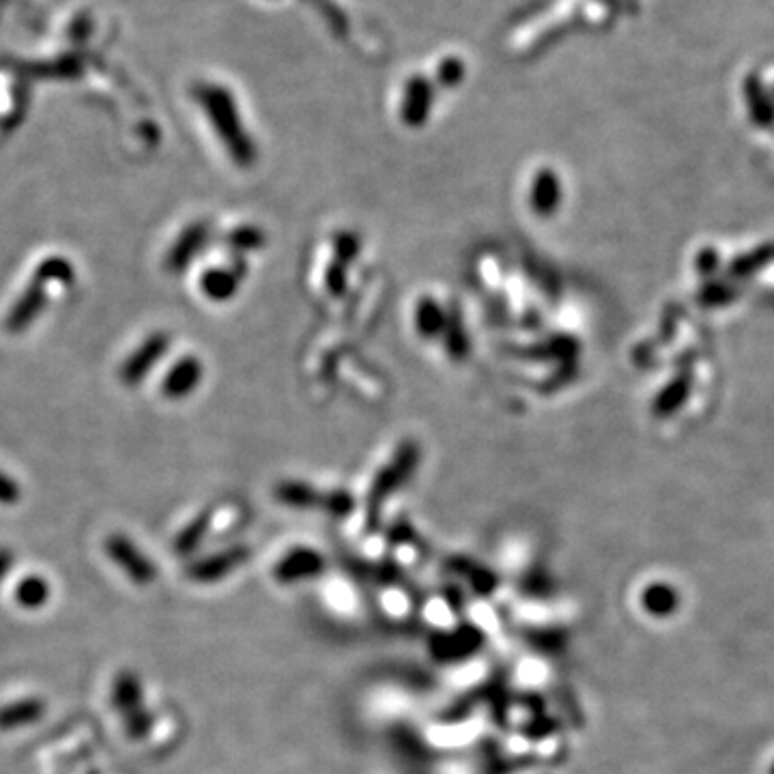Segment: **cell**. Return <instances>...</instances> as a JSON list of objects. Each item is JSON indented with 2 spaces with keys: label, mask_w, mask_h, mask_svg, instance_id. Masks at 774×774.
Wrapping results in <instances>:
<instances>
[{
  "label": "cell",
  "mask_w": 774,
  "mask_h": 774,
  "mask_svg": "<svg viewBox=\"0 0 774 774\" xmlns=\"http://www.w3.org/2000/svg\"><path fill=\"white\" fill-rule=\"evenodd\" d=\"M142 684L136 673L121 671L112 684V706L125 716L142 708Z\"/></svg>",
  "instance_id": "9c48e42d"
},
{
  "label": "cell",
  "mask_w": 774,
  "mask_h": 774,
  "mask_svg": "<svg viewBox=\"0 0 774 774\" xmlns=\"http://www.w3.org/2000/svg\"><path fill=\"white\" fill-rule=\"evenodd\" d=\"M196 99L209 114L215 132L220 134L233 160L241 166H250L256 157L254 145L239 121L233 97L215 84H200L196 89Z\"/></svg>",
  "instance_id": "7a4b0ae2"
},
{
  "label": "cell",
  "mask_w": 774,
  "mask_h": 774,
  "mask_svg": "<svg viewBox=\"0 0 774 774\" xmlns=\"http://www.w3.org/2000/svg\"><path fill=\"white\" fill-rule=\"evenodd\" d=\"M239 269H224V267H213L207 269L203 276H200V289L203 293L213 299V301H228L239 286Z\"/></svg>",
  "instance_id": "30bf717a"
},
{
  "label": "cell",
  "mask_w": 774,
  "mask_h": 774,
  "mask_svg": "<svg viewBox=\"0 0 774 774\" xmlns=\"http://www.w3.org/2000/svg\"><path fill=\"white\" fill-rule=\"evenodd\" d=\"M153 725V716L145 708L136 710L134 714L125 716V734L132 740H140L149 734V729Z\"/></svg>",
  "instance_id": "5bb4252c"
},
{
  "label": "cell",
  "mask_w": 774,
  "mask_h": 774,
  "mask_svg": "<svg viewBox=\"0 0 774 774\" xmlns=\"http://www.w3.org/2000/svg\"><path fill=\"white\" fill-rule=\"evenodd\" d=\"M226 241L228 246L235 250H254L263 243V235L252 226H241V228H235Z\"/></svg>",
  "instance_id": "4fadbf2b"
},
{
  "label": "cell",
  "mask_w": 774,
  "mask_h": 774,
  "mask_svg": "<svg viewBox=\"0 0 774 774\" xmlns=\"http://www.w3.org/2000/svg\"><path fill=\"white\" fill-rule=\"evenodd\" d=\"M205 366L196 355H183L181 360L168 370V375L162 383V392L168 400H183L188 398L203 381Z\"/></svg>",
  "instance_id": "8992f818"
},
{
  "label": "cell",
  "mask_w": 774,
  "mask_h": 774,
  "mask_svg": "<svg viewBox=\"0 0 774 774\" xmlns=\"http://www.w3.org/2000/svg\"><path fill=\"white\" fill-rule=\"evenodd\" d=\"M52 596L50 583L39 577V575H28L24 577L18 587H16V602L24 609H41L48 605V600Z\"/></svg>",
  "instance_id": "8fae6325"
},
{
  "label": "cell",
  "mask_w": 774,
  "mask_h": 774,
  "mask_svg": "<svg viewBox=\"0 0 774 774\" xmlns=\"http://www.w3.org/2000/svg\"><path fill=\"white\" fill-rule=\"evenodd\" d=\"M20 497H22L20 484L11 476H7L5 471H0V504L13 506V504H18Z\"/></svg>",
  "instance_id": "9a60e30c"
},
{
  "label": "cell",
  "mask_w": 774,
  "mask_h": 774,
  "mask_svg": "<svg viewBox=\"0 0 774 774\" xmlns=\"http://www.w3.org/2000/svg\"><path fill=\"white\" fill-rule=\"evenodd\" d=\"M13 566V551L9 547H0V583L7 579Z\"/></svg>",
  "instance_id": "2e32d148"
},
{
  "label": "cell",
  "mask_w": 774,
  "mask_h": 774,
  "mask_svg": "<svg viewBox=\"0 0 774 774\" xmlns=\"http://www.w3.org/2000/svg\"><path fill=\"white\" fill-rule=\"evenodd\" d=\"M76 280V269L67 261L65 256H48L43 258L39 267L35 269L33 280L28 282L24 293L16 299V304L11 306L5 327L9 334H22L31 327L39 314L48 306V286L50 284H63L69 286Z\"/></svg>",
  "instance_id": "6da1fadb"
},
{
  "label": "cell",
  "mask_w": 774,
  "mask_h": 774,
  "mask_svg": "<svg viewBox=\"0 0 774 774\" xmlns=\"http://www.w3.org/2000/svg\"><path fill=\"white\" fill-rule=\"evenodd\" d=\"M246 557V553H243V549H231V551H224L220 555H213V557H207L203 559V562L194 564L190 570H188V577L198 581V583H211V581H218L222 579L224 575H228L241 559Z\"/></svg>",
  "instance_id": "ba28073f"
},
{
  "label": "cell",
  "mask_w": 774,
  "mask_h": 774,
  "mask_svg": "<svg viewBox=\"0 0 774 774\" xmlns=\"http://www.w3.org/2000/svg\"><path fill=\"white\" fill-rule=\"evenodd\" d=\"M209 525H211V510L200 512L196 519L185 525L181 529V534L175 538V551L179 555H190L198 547L200 540L205 538Z\"/></svg>",
  "instance_id": "7c38bea8"
},
{
  "label": "cell",
  "mask_w": 774,
  "mask_h": 774,
  "mask_svg": "<svg viewBox=\"0 0 774 774\" xmlns=\"http://www.w3.org/2000/svg\"><path fill=\"white\" fill-rule=\"evenodd\" d=\"M106 553L134 583L149 585L157 579V568L153 566L151 559L129 538L121 534L110 536L106 540Z\"/></svg>",
  "instance_id": "277c9868"
},
{
  "label": "cell",
  "mask_w": 774,
  "mask_h": 774,
  "mask_svg": "<svg viewBox=\"0 0 774 774\" xmlns=\"http://www.w3.org/2000/svg\"><path fill=\"white\" fill-rule=\"evenodd\" d=\"M209 239H211V226L207 222L190 224L179 235L175 246L168 250L166 263H164L166 269L170 274H183V271L196 261V256L207 248Z\"/></svg>",
  "instance_id": "5b68a950"
},
{
  "label": "cell",
  "mask_w": 774,
  "mask_h": 774,
  "mask_svg": "<svg viewBox=\"0 0 774 774\" xmlns=\"http://www.w3.org/2000/svg\"><path fill=\"white\" fill-rule=\"evenodd\" d=\"M170 349V336L166 332H155L142 340L140 347L127 357L119 370V379L125 387H136L147 379L149 372L162 362Z\"/></svg>",
  "instance_id": "3957f363"
},
{
  "label": "cell",
  "mask_w": 774,
  "mask_h": 774,
  "mask_svg": "<svg viewBox=\"0 0 774 774\" xmlns=\"http://www.w3.org/2000/svg\"><path fill=\"white\" fill-rule=\"evenodd\" d=\"M46 701L39 697H26L0 708V731H13L31 727L46 716Z\"/></svg>",
  "instance_id": "52a82bcc"
}]
</instances>
